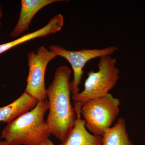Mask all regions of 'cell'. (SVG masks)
I'll use <instances>...</instances> for the list:
<instances>
[{
	"label": "cell",
	"instance_id": "6da1fadb",
	"mask_svg": "<svg viewBox=\"0 0 145 145\" xmlns=\"http://www.w3.org/2000/svg\"><path fill=\"white\" fill-rule=\"evenodd\" d=\"M71 71L67 66L56 69L53 80L46 89L49 112L46 123L50 134L63 142L75 125L77 115L71 101Z\"/></svg>",
	"mask_w": 145,
	"mask_h": 145
},
{
	"label": "cell",
	"instance_id": "7a4b0ae2",
	"mask_svg": "<svg viewBox=\"0 0 145 145\" xmlns=\"http://www.w3.org/2000/svg\"><path fill=\"white\" fill-rule=\"evenodd\" d=\"M48 109V100L38 101L33 109L7 123L0 138L10 145H40L51 135L44 120Z\"/></svg>",
	"mask_w": 145,
	"mask_h": 145
},
{
	"label": "cell",
	"instance_id": "3957f363",
	"mask_svg": "<svg viewBox=\"0 0 145 145\" xmlns=\"http://www.w3.org/2000/svg\"><path fill=\"white\" fill-rule=\"evenodd\" d=\"M117 59L111 56L100 58L97 72L90 71L82 92L72 95L74 102L82 106L92 99L104 97L114 88L119 79V69L116 67Z\"/></svg>",
	"mask_w": 145,
	"mask_h": 145
},
{
	"label": "cell",
	"instance_id": "277c9868",
	"mask_svg": "<svg viewBox=\"0 0 145 145\" xmlns=\"http://www.w3.org/2000/svg\"><path fill=\"white\" fill-rule=\"evenodd\" d=\"M120 105V100L110 93L83 105L81 114L84 118L87 129L91 134L103 136L118 117Z\"/></svg>",
	"mask_w": 145,
	"mask_h": 145
},
{
	"label": "cell",
	"instance_id": "5b68a950",
	"mask_svg": "<svg viewBox=\"0 0 145 145\" xmlns=\"http://www.w3.org/2000/svg\"><path fill=\"white\" fill-rule=\"evenodd\" d=\"M57 57L55 53L43 46L27 54L29 72L25 91L39 101L46 100V71L49 62Z\"/></svg>",
	"mask_w": 145,
	"mask_h": 145
},
{
	"label": "cell",
	"instance_id": "8992f818",
	"mask_svg": "<svg viewBox=\"0 0 145 145\" xmlns=\"http://www.w3.org/2000/svg\"><path fill=\"white\" fill-rule=\"evenodd\" d=\"M49 49L55 53L57 56L66 59L72 67L73 78L70 82L71 91L72 95L79 93V86L81 84L83 69L89 61L96 58L111 56L119 49L116 46H109L102 49H84L77 51L67 50L61 46L51 45Z\"/></svg>",
	"mask_w": 145,
	"mask_h": 145
},
{
	"label": "cell",
	"instance_id": "52a82bcc",
	"mask_svg": "<svg viewBox=\"0 0 145 145\" xmlns=\"http://www.w3.org/2000/svg\"><path fill=\"white\" fill-rule=\"evenodd\" d=\"M82 105L74 102L77 119L74 127L59 145H102V136L90 133L86 127V122L81 119Z\"/></svg>",
	"mask_w": 145,
	"mask_h": 145
},
{
	"label": "cell",
	"instance_id": "ba28073f",
	"mask_svg": "<svg viewBox=\"0 0 145 145\" xmlns=\"http://www.w3.org/2000/svg\"><path fill=\"white\" fill-rule=\"evenodd\" d=\"M62 0H22L20 12L16 26L10 32L11 38H18L20 35L28 30L32 19L39 10L45 7Z\"/></svg>",
	"mask_w": 145,
	"mask_h": 145
},
{
	"label": "cell",
	"instance_id": "9c48e42d",
	"mask_svg": "<svg viewBox=\"0 0 145 145\" xmlns=\"http://www.w3.org/2000/svg\"><path fill=\"white\" fill-rule=\"evenodd\" d=\"M38 100L25 91L11 103L0 107V122L8 123L30 111L36 106Z\"/></svg>",
	"mask_w": 145,
	"mask_h": 145
},
{
	"label": "cell",
	"instance_id": "30bf717a",
	"mask_svg": "<svg viewBox=\"0 0 145 145\" xmlns=\"http://www.w3.org/2000/svg\"><path fill=\"white\" fill-rule=\"evenodd\" d=\"M102 137V145H133L129 140L123 117L119 118L113 127L107 129Z\"/></svg>",
	"mask_w": 145,
	"mask_h": 145
},
{
	"label": "cell",
	"instance_id": "8fae6325",
	"mask_svg": "<svg viewBox=\"0 0 145 145\" xmlns=\"http://www.w3.org/2000/svg\"><path fill=\"white\" fill-rule=\"evenodd\" d=\"M54 32V28L52 25L50 24H47L43 27L36 31L24 34L12 41L0 44V54L25 42L36 38L46 37L50 34H53Z\"/></svg>",
	"mask_w": 145,
	"mask_h": 145
},
{
	"label": "cell",
	"instance_id": "7c38bea8",
	"mask_svg": "<svg viewBox=\"0 0 145 145\" xmlns=\"http://www.w3.org/2000/svg\"><path fill=\"white\" fill-rule=\"evenodd\" d=\"M40 145H54V143L49 139L46 140L44 142L42 143Z\"/></svg>",
	"mask_w": 145,
	"mask_h": 145
},
{
	"label": "cell",
	"instance_id": "4fadbf2b",
	"mask_svg": "<svg viewBox=\"0 0 145 145\" xmlns=\"http://www.w3.org/2000/svg\"><path fill=\"white\" fill-rule=\"evenodd\" d=\"M0 145H10V144H8L7 142L4 140V141H2L0 140Z\"/></svg>",
	"mask_w": 145,
	"mask_h": 145
},
{
	"label": "cell",
	"instance_id": "5bb4252c",
	"mask_svg": "<svg viewBox=\"0 0 145 145\" xmlns=\"http://www.w3.org/2000/svg\"><path fill=\"white\" fill-rule=\"evenodd\" d=\"M3 14L1 8L0 6V27H1V20L2 18Z\"/></svg>",
	"mask_w": 145,
	"mask_h": 145
}]
</instances>
